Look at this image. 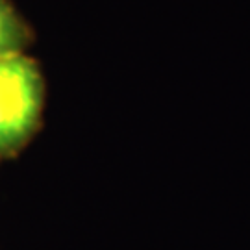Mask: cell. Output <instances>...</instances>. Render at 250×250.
<instances>
[{
	"label": "cell",
	"instance_id": "cell-2",
	"mask_svg": "<svg viewBox=\"0 0 250 250\" xmlns=\"http://www.w3.org/2000/svg\"><path fill=\"white\" fill-rule=\"evenodd\" d=\"M30 41L24 21L8 0H0V54L24 50Z\"/></svg>",
	"mask_w": 250,
	"mask_h": 250
},
{
	"label": "cell",
	"instance_id": "cell-1",
	"mask_svg": "<svg viewBox=\"0 0 250 250\" xmlns=\"http://www.w3.org/2000/svg\"><path fill=\"white\" fill-rule=\"evenodd\" d=\"M45 80L36 60L19 52L0 54V158L21 152L39 128Z\"/></svg>",
	"mask_w": 250,
	"mask_h": 250
}]
</instances>
